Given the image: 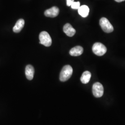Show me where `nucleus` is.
<instances>
[{"mask_svg": "<svg viewBox=\"0 0 125 125\" xmlns=\"http://www.w3.org/2000/svg\"><path fill=\"white\" fill-rule=\"evenodd\" d=\"M73 73V69L70 65H66L62 68L60 74V80L65 82L70 78Z\"/></svg>", "mask_w": 125, "mask_h": 125, "instance_id": "f257e3e1", "label": "nucleus"}, {"mask_svg": "<svg viewBox=\"0 0 125 125\" xmlns=\"http://www.w3.org/2000/svg\"><path fill=\"white\" fill-rule=\"evenodd\" d=\"M39 39L40 40V44L44 45L45 46L49 47L52 44V40L47 31H43L40 32L39 35Z\"/></svg>", "mask_w": 125, "mask_h": 125, "instance_id": "f03ea898", "label": "nucleus"}, {"mask_svg": "<svg viewBox=\"0 0 125 125\" xmlns=\"http://www.w3.org/2000/svg\"><path fill=\"white\" fill-rule=\"evenodd\" d=\"M107 48L104 45L99 42L94 43L92 47L93 52L98 56L104 55L107 52Z\"/></svg>", "mask_w": 125, "mask_h": 125, "instance_id": "7ed1b4c3", "label": "nucleus"}, {"mask_svg": "<svg viewBox=\"0 0 125 125\" xmlns=\"http://www.w3.org/2000/svg\"><path fill=\"white\" fill-rule=\"evenodd\" d=\"M100 25L104 31L110 33L114 31V27L112 24L107 18L103 17L100 20Z\"/></svg>", "mask_w": 125, "mask_h": 125, "instance_id": "20e7f679", "label": "nucleus"}, {"mask_svg": "<svg viewBox=\"0 0 125 125\" xmlns=\"http://www.w3.org/2000/svg\"><path fill=\"white\" fill-rule=\"evenodd\" d=\"M92 92L94 97L99 98L102 97L104 93L103 85L98 82L94 83L92 87Z\"/></svg>", "mask_w": 125, "mask_h": 125, "instance_id": "39448f33", "label": "nucleus"}, {"mask_svg": "<svg viewBox=\"0 0 125 125\" xmlns=\"http://www.w3.org/2000/svg\"><path fill=\"white\" fill-rule=\"evenodd\" d=\"M59 13V9L57 7H53L49 9H47L45 12V16L54 18L57 16Z\"/></svg>", "mask_w": 125, "mask_h": 125, "instance_id": "423d86ee", "label": "nucleus"}, {"mask_svg": "<svg viewBox=\"0 0 125 125\" xmlns=\"http://www.w3.org/2000/svg\"><path fill=\"white\" fill-rule=\"evenodd\" d=\"M63 31L67 36L69 37L74 36L76 32V30L69 23L65 24L63 27Z\"/></svg>", "mask_w": 125, "mask_h": 125, "instance_id": "0eeeda50", "label": "nucleus"}, {"mask_svg": "<svg viewBox=\"0 0 125 125\" xmlns=\"http://www.w3.org/2000/svg\"><path fill=\"white\" fill-rule=\"evenodd\" d=\"M34 69L33 67L31 65H27L26 67L25 74L27 79L29 80H31L34 76Z\"/></svg>", "mask_w": 125, "mask_h": 125, "instance_id": "6e6552de", "label": "nucleus"}, {"mask_svg": "<svg viewBox=\"0 0 125 125\" xmlns=\"http://www.w3.org/2000/svg\"><path fill=\"white\" fill-rule=\"evenodd\" d=\"M83 52V49L81 46H76L70 51V54L72 56H79Z\"/></svg>", "mask_w": 125, "mask_h": 125, "instance_id": "1a4fd4ad", "label": "nucleus"}, {"mask_svg": "<svg viewBox=\"0 0 125 125\" xmlns=\"http://www.w3.org/2000/svg\"><path fill=\"white\" fill-rule=\"evenodd\" d=\"M25 25V21L22 19H19L13 27V31L15 33L20 32L22 29Z\"/></svg>", "mask_w": 125, "mask_h": 125, "instance_id": "9d476101", "label": "nucleus"}, {"mask_svg": "<svg viewBox=\"0 0 125 125\" xmlns=\"http://www.w3.org/2000/svg\"><path fill=\"white\" fill-rule=\"evenodd\" d=\"M78 13L83 17H87L89 13V8L86 5H83L80 7L78 9Z\"/></svg>", "mask_w": 125, "mask_h": 125, "instance_id": "9b49d317", "label": "nucleus"}, {"mask_svg": "<svg viewBox=\"0 0 125 125\" xmlns=\"http://www.w3.org/2000/svg\"><path fill=\"white\" fill-rule=\"evenodd\" d=\"M91 76V74L89 71L84 72L81 77V81L83 84L88 83L90 81Z\"/></svg>", "mask_w": 125, "mask_h": 125, "instance_id": "f8f14e48", "label": "nucleus"}, {"mask_svg": "<svg viewBox=\"0 0 125 125\" xmlns=\"http://www.w3.org/2000/svg\"><path fill=\"white\" fill-rule=\"evenodd\" d=\"M72 9H78L80 7V3L79 1H74L71 6Z\"/></svg>", "mask_w": 125, "mask_h": 125, "instance_id": "ddd939ff", "label": "nucleus"}, {"mask_svg": "<svg viewBox=\"0 0 125 125\" xmlns=\"http://www.w3.org/2000/svg\"><path fill=\"white\" fill-rule=\"evenodd\" d=\"M74 2V0H66V4H67V6L68 7L71 6Z\"/></svg>", "mask_w": 125, "mask_h": 125, "instance_id": "4468645a", "label": "nucleus"}, {"mask_svg": "<svg viewBox=\"0 0 125 125\" xmlns=\"http://www.w3.org/2000/svg\"><path fill=\"white\" fill-rule=\"evenodd\" d=\"M117 2H122V1H124L125 0H115Z\"/></svg>", "mask_w": 125, "mask_h": 125, "instance_id": "2eb2a0df", "label": "nucleus"}]
</instances>
